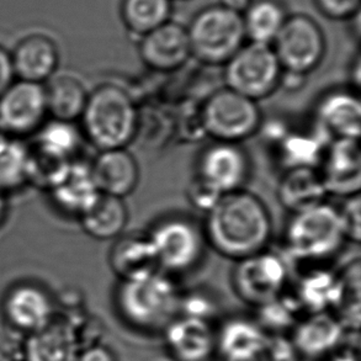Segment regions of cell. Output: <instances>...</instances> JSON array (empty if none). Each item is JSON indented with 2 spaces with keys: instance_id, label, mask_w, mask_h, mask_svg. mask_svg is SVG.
Instances as JSON below:
<instances>
[{
  "instance_id": "obj_39",
  "label": "cell",
  "mask_w": 361,
  "mask_h": 361,
  "mask_svg": "<svg viewBox=\"0 0 361 361\" xmlns=\"http://www.w3.org/2000/svg\"><path fill=\"white\" fill-rule=\"evenodd\" d=\"M265 352L270 361L301 360L291 338L285 334H269Z\"/></svg>"
},
{
  "instance_id": "obj_8",
  "label": "cell",
  "mask_w": 361,
  "mask_h": 361,
  "mask_svg": "<svg viewBox=\"0 0 361 361\" xmlns=\"http://www.w3.org/2000/svg\"><path fill=\"white\" fill-rule=\"evenodd\" d=\"M271 47L283 72L307 77L322 63L327 39L317 20L296 13L288 14Z\"/></svg>"
},
{
  "instance_id": "obj_11",
  "label": "cell",
  "mask_w": 361,
  "mask_h": 361,
  "mask_svg": "<svg viewBox=\"0 0 361 361\" xmlns=\"http://www.w3.org/2000/svg\"><path fill=\"white\" fill-rule=\"evenodd\" d=\"M47 118L44 84L15 79L0 95V127L8 136H34Z\"/></svg>"
},
{
  "instance_id": "obj_35",
  "label": "cell",
  "mask_w": 361,
  "mask_h": 361,
  "mask_svg": "<svg viewBox=\"0 0 361 361\" xmlns=\"http://www.w3.org/2000/svg\"><path fill=\"white\" fill-rule=\"evenodd\" d=\"M217 311V305L212 296L204 291H192L188 295H180L179 314L186 317L199 318L212 322Z\"/></svg>"
},
{
  "instance_id": "obj_41",
  "label": "cell",
  "mask_w": 361,
  "mask_h": 361,
  "mask_svg": "<svg viewBox=\"0 0 361 361\" xmlns=\"http://www.w3.org/2000/svg\"><path fill=\"white\" fill-rule=\"evenodd\" d=\"M14 80V69L10 52L3 46H0V95L9 88Z\"/></svg>"
},
{
  "instance_id": "obj_12",
  "label": "cell",
  "mask_w": 361,
  "mask_h": 361,
  "mask_svg": "<svg viewBox=\"0 0 361 361\" xmlns=\"http://www.w3.org/2000/svg\"><path fill=\"white\" fill-rule=\"evenodd\" d=\"M250 168V158L240 143L212 141L199 156L196 176L221 194H228L245 189Z\"/></svg>"
},
{
  "instance_id": "obj_24",
  "label": "cell",
  "mask_w": 361,
  "mask_h": 361,
  "mask_svg": "<svg viewBox=\"0 0 361 361\" xmlns=\"http://www.w3.org/2000/svg\"><path fill=\"white\" fill-rule=\"evenodd\" d=\"M278 201L291 215L326 202L327 191L317 168H293L279 180Z\"/></svg>"
},
{
  "instance_id": "obj_36",
  "label": "cell",
  "mask_w": 361,
  "mask_h": 361,
  "mask_svg": "<svg viewBox=\"0 0 361 361\" xmlns=\"http://www.w3.org/2000/svg\"><path fill=\"white\" fill-rule=\"evenodd\" d=\"M188 201L195 210L207 214L215 207L221 196L220 191L210 185L207 181L201 179L200 176H194L186 186L185 190Z\"/></svg>"
},
{
  "instance_id": "obj_31",
  "label": "cell",
  "mask_w": 361,
  "mask_h": 361,
  "mask_svg": "<svg viewBox=\"0 0 361 361\" xmlns=\"http://www.w3.org/2000/svg\"><path fill=\"white\" fill-rule=\"evenodd\" d=\"M174 0H121L120 18L127 31L140 39L171 20Z\"/></svg>"
},
{
  "instance_id": "obj_40",
  "label": "cell",
  "mask_w": 361,
  "mask_h": 361,
  "mask_svg": "<svg viewBox=\"0 0 361 361\" xmlns=\"http://www.w3.org/2000/svg\"><path fill=\"white\" fill-rule=\"evenodd\" d=\"M75 361H118V357L110 348L97 343L80 349Z\"/></svg>"
},
{
  "instance_id": "obj_10",
  "label": "cell",
  "mask_w": 361,
  "mask_h": 361,
  "mask_svg": "<svg viewBox=\"0 0 361 361\" xmlns=\"http://www.w3.org/2000/svg\"><path fill=\"white\" fill-rule=\"evenodd\" d=\"M161 271L183 274L196 268L206 244L202 227L183 216L166 217L148 231Z\"/></svg>"
},
{
  "instance_id": "obj_30",
  "label": "cell",
  "mask_w": 361,
  "mask_h": 361,
  "mask_svg": "<svg viewBox=\"0 0 361 361\" xmlns=\"http://www.w3.org/2000/svg\"><path fill=\"white\" fill-rule=\"evenodd\" d=\"M240 15L247 41L271 46L288 13L281 0H252Z\"/></svg>"
},
{
  "instance_id": "obj_9",
  "label": "cell",
  "mask_w": 361,
  "mask_h": 361,
  "mask_svg": "<svg viewBox=\"0 0 361 361\" xmlns=\"http://www.w3.org/2000/svg\"><path fill=\"white\" fill-rule=\"evenodd\" d=\"M290 270L283 254L267 248L235 262L231 283L235 295L258 308L281 296L288 288Z\"/></svg>"
},
{
  "instance_id": "obj_19",
  "label": "cell",
  "mask_w": 361,
  "mask_h": 361,
  "mask_svg": "<svg viewBox=\"0 0 361 361\" xmlns=\"http://www.w3.org/2000/svg\"><path fill=\"white\" fill-rule=\"evenodd\" d=\"M345 328L331 312L307 314L293 327L291 341L301 359H324L342 345Z\"/></svg>"
},
{
  "instance_id": "obj_4",
  "label": "cell",
  "mask_w": 361,
  "mask_h": 361,
  "mask_svg": "<svg viewBox=\"0 0 361 361\" xmlns=\"http://www.w3.org/2000/svg\"><path fill=\"white\" fill-rule=\"evenodd\" d=\"M345 242L338 207L327 201L291 215L283 232L285 252L300 262L332 258Z\"/></svg>"
},
{
  "instance_id": "obj_44",
  "label": "cell",
  "mask_w": 361,
  "mask_h": 361,
  "mask_svg": "<svg viewBox=\"0 0 361 361\" xmlns=\"http://www.w3.org/2000/svg\"><path fill=\"white\" fill-rule=\"evenodd\" d=\"M326 361H360L359 360V354L350 352V350H345L343 353H334L331 357H328Z\"/></svg>"
},
{
  "instance_id": "obj_23",
  "label": "cell",
  "mask_w": 361,
  "mask_h": 361,
  "mask_svg": "<svg viewBox=\"0 0 361 361\" xmlns=\"http://www.w3.org/2000/svg\"><path fill=\"white\" fill-rule=\"evenodd\" d=\"M80 352L73 324L54 318L46 327L29 334L25 347L26 361H75Z\"/></svg>"
},
{
  "instance_id": "obj_46",
  "label": "cell",
  "mask_w": 361,
  "mask_h": 361,
  "mask_svg": "<svg viewBox=\"0 0 361 361\" xmlns=\"http://www.w3.org/2000/svg\"><path fill=\"white\" fill-rule=\"evenodd\" d=\"M9 138L10 136H8V135L5 133L4 130L0 127V145H1V143H4V142L6 141V140H9Z\"/></svg>"
},
{
  "instance_id": "obj_27",
  "label": "cell",
  "mask_w": 361,
  "mask_h": 361,
  "mask_svg": "<svg viewBox=\"0 0 361 361\" xmlns=\"http://www.w3.org/2000/svg\"><path fill=\"white\" fill-rule=\"evenodd\" d=\"M34 136V146L30 148L35 153L51 161L68 163L77 159L83 135L75 122L49 118Z\"/></svg>"
},
{
  "instance_id": "obj_42",
  "label": "cell",
  "mask_w": 361,
  "mask_h": 361,
  "mask_svg": "<svg viewBox=\"0 0 361 361\" xmlns=\"http://www.w3.org/2000/svg\"><path fill=\"white\" fill-rule=\"evenodd\" d=\"M250 3H252V0H219L217 1V4L222 5L227 9L233 10L240 14H242L244 10L248 8Z\"/></svg>"
},
{
  "instance_id": "obj_7",
  "label": "cell",
  "mask_w": 361,
  "mask_h": 361,
  "mask_svg": "<svg viewBox=\"0 0 361 361\" xmlns=\"http://www.w3.org/2000/svg\"><path fill=\"white\" fill-rule=\"evenodd\" d=\"M283 73L270 44L248 41L224 66L226 88L257 103L280 88Z\"/></svg>"
},
{
  "instance_id": "obj_45",
  "label": "cell",
  "mask_w": 361,
  "mask_h": 361,
  "mask_svg": "<svg viewBox=\"0 0 361 361\" xmlns=\"http://www.w3.org/2000/svg\"><path fill=\"white\" fill-rule=\"evenodd\" d=\"M8 212H9V201H8V196L0 192V227L4 225L6 217H8Z\"/></svg>"
},
{
  "instance_id": "obj_1",
  "label": "cell",
  "mask_w": 361,
  "mask_h": 361,
  "mask_svg": "<svg viewBox=\"0 0 361 361\" xmlns=\"http://www.w3.org/2000/svg\"><path fill=\"white\" fill-rule=\"evenodd\" d=\"M206 244L226 259L238 262L268 248L273 219L259 196L250 191H232L221 196L202 225Z\"/></svg>"
},
{
  "instance_id": "obj_17",
  "label": "cell",
  "mask_w": 361,
  "mask_h": 361,
  "mask_svg": "<svg viewBox=\"0 0 361 361\" xmlns=\"http://www.w3.org/2000/svg\"><path fill=\"white\" fill-rule=\"evenodd\" d=\"M163 334L174 361H212L217 354L216 328L209 321L178 314Z\"/></svg>"
},
{
  "instance_id": "obj_34",
  "label": "cell",
  "mask_w": 361,
  "mask_h": 361,
  "mask_svg": "<svg viewBox=\"0 0 361 361\" xmlns=\"http://www.w3.org/2000/svg\"><path fill=\"white\" fill-rule=\"evenodd\" d=\"M255 322L267 334H285L302 319V310L296 298L283 293L281 296L257 308Z\"/></svg>"
},
{
  "instance_id": "obj_21",
  "label": "cell",
  "mask_w": 361,
  "mask_h": 361,
  "mask_svg": "<svg viewBox=\"0 0 361 361\" xmlns=\"http://www.w3.org/2000/svg\"><path fill=\"white\" fill-rule=\"evenodd\" d=\"M98 190L103 195L126 199L140 184V166L127 148L100 151L90 163Z\"/></svg>"
},
{
  "instance_id": "obj_38",
  "label": "cell",
  "mask_w": 361,
  "mask_h": 361,
  "mask_svg": "<svg viewBox=\"0 0 361 361\" xmlns=\"http://www.w3.org/2000/svg\"><path fill=\"white\" fill-rule=\"evenodd\" d=\"M343 230L347 242L359 243L360 242V195L350 196L343 199V205L338 207Z\"/></svg>"
},
{
  "instance_id": "obj_22",
  "label": "cell",
  "mask_w": 361,
  "mask_h": 361,
  "mask_svg": "<svg viewBox=\"0 0 361 361\" xmlns=\"http://www.w3.org/2000/svg\"><path fill=\"white\" fill-rule=\"evenodd\" d=\"M316 120L318 130L329 138L359 140L361 131V104L357 94L350 90H333L317 104Z\"/></svg>"
},
{
  "instance_id": "obj_25",
  "label": "cell",
  "mask_w": 361,
  "mask_h": 361,
  "mask_svg": "<svg viewBox=\"0 0 361 361\" xmlns=\"http://www.w3.org/2000/svg\"><path fill=\"white\" fill-rule=\"evenodd\" d=\"M341 295V276L327 269H316L303 275L293 298H296L303 312L313 314L334 310Z\"/></svg>"
},
{
  "instance_id": "obj_16",
  "label": "cell",
  "mask_w": 361,
  "mask_h": 361,
  "mask_svg": "<svg viewBox=\"0 0 361 361\" xmlns=\"http://www.w3.org/2000/svg\"><path fill=\"white\" fill-rule=\"evenodd\" d=\"M54 209L79 220L102 195L94 181L90 163L71 161L61 176L46 190Z\"/></svg>"
},
{
  "instance_id": "obj_14",
  "label": "cell",
  "mask_w": 361,
  "mask_h": 361,
  "mask_svg": "<svg viewBox=\"0 0 361 361\" xmlns=\"http://www.w3.org/2000/svg\"><path fill=\"white\" fill-rule=\"evenodd\" d=\"M318 171L327 195L347 199L360 195L361 156L359 140L337 138L326 147Z\"/></svg>"
},
{
  "instance_id": "obj_32",
  "label": "cell",
  "mask_w": 361,
  "mask_h": 361,
  "mask_svg": "<svg viewBox=\"0 0 361 361\" xmlns=\"http://www.w3.org/2000/svg\"><path fill=\"white\" fill-rule=\"evenodd\" d=\"M30 184V146L10 137L0 145V192L9 194Z\"/></svg>"
},
{
  "instance_id": "obj_29",
  "label": "cell",
  "mask_w": 361,
  "mask_h": 361,
  "mask_svg": "<svg viewBox=\"0 0 361 361\" xmlns=\"http://www.w3.org/2000/svg\"><path fill=\"white\" fill-rule=\"evenodd\" d=\"M49 118L75 122L83 114L89 92L82 80L73 75H59L44 83Z\"/></svg>"
},
{
  "instance_id": "obj_18",
  "label": "cell",
  "mask_w": 361,
  "mask_h": 361,
  "mask_svg": "<svg viewBox=\"0 0 361 361\" xmlns=\"http://www.w3.org/2000/svg\"><path fill=\"white\" fill-rule=\"evenodd\" d=\"M109 267L118 281H135L161 271L148 232H125L114 240Z\"/></svg>"
},
{
  "instance_id": "obj_33",
  "label": "cell",
  "mask_w": 361,
  "mask_h": 361,
  "mask_svg": "<svg viewBox=\"0 0 361 361\" xmlns=\"http://www.w3.org/2000/svg\"><path fill=\"white\" fill-rule=\"evenodd\" d=\"M326 137L317 133H286L279 141L285 171L293 168H319L326 151Z\"/></svg>"
},
{
  "instance_id": "obj_20",
  "label": "cell",
  "mask_w": 361,
  "mask_h": 361,
  "mask_svg": "<svg viewBox=\"0 0 361 361\" xmlns=\"http://www.w3.org/2000/svg\"><path fill=\"white\" fill-rule=\"evenodd\" d=\"M15 79L44 84L59 67V49L47 35L32 34L20 39L10 52Z\"/></svg>"
},
{
  "instance_id": "obj_6",
  "label": "cell",
  "mask_w": 361,
  "mask_h": 361,
  "mask_svg": "<svg viewBox=\"0 0 361 361\" xmlns=\"http://www.w3.org/2000/svg\"><path fill=\"white\" fill-rule=\"evenodd\" d=\"M200 118L206 136L217 142L242 145L263 126L259 104L226 87L206 99Z\"/></svg>"
},
{
  "instance_id": "obj_43",
  "label": "cell",
  "mask_w": 361,
  "mask_h": 361,
  "mask_svg": "<svg viewBox=\"0 0 361 361\" xmlns=\"http://www.w3.org/2000/svg\"><path fill=\"white\" fill-rule=\"evenodd\" d=\"M222 361H270L269 360L267 352L255 353L250 355H243V357H228V359H222Z\"/></svg>"
},
{
  "instance_id": "obj_5",
  "label": "cell",
  "mask_w": 361,
  "mask_h": 361,
  "mask_svg": "<svg viewBox=\"0 0 361 361\" xmlns=\"http://www.w3.org/2000/svg\"><path fill=\"white\" fill-rule=\"evenodd\" d=\"M186 30L191 59L210 67H224L247 42L242 15L217 3L199 10Z\"/></svg>"
},
{
  "instance_id": "obj_26",
  "label": "cell",
  "mask_w": 361,
  "mask_h": 361,
  "mask_svg": "<svg viewBox=\"0 0 361 361\" xmlns=\"http://www.w3.org/2000/svg\"><path fill=\"white\" fill-rule=\"evenodd\" d=\"M216 334L217 354H220L222 359L263 352L269 337L254 319L243 317L227 319L216 329Z\"/></svg>"
},
{
  "instance_id": "obj_15",
  "label": "cell",
  "mask_w": 361,
  "mask_h": 361,
  "mask_svg": "<svg viewBox=\"0 0 361 361\" xmlns=\"http://www.w3.org/2000/svg\"><path fill=\"white\" fill-rule=\"evenodd\" d=\"M3 313L10 326L31 334L54 319V298L42 285L21 281L5 293Z\"/></svg>"
},
{
  "instance_id": "obj_28",
  "label": "cell",
  "mask_w": 361,
  "mask_h": 361,
  "mask_svg": "<svg viewBox=\"0 0 361 361\" xmlns=\"http://www.w3.org/2000/svg\"><path fill=\"white\" fill-rule=\"evenodd\" d=\"M78 221L90 238L115 240L126 231L128 209L123 199L102 194Z\"/></svg>"
},
{
  "instance_id": "obj_37",
  "label": "cell",
  "mask_w": 361,
  "mask_h": 361,
  "mask_svg": "<svg viewBox=\"0 0 361 361\" xmlns=\"http://www.w3.org/2000/svg\"><path fill=\"white\" fill-rule=\"evenodd\" d=\"M313 4L332 21H353L360 15V0H313Z\"/></svg>"
},
{
  "instance_id": "obj_3",
  "label": "cell",
  "mask_w": 361,
  "mask_h": 361,
  "mask_svg": "<svg viewBox=\"0 0 361 361\" xmlns=\"http://www.w3.org/2000/svg\"><path fill=\"white\" fill-rule=\"evenodd\" d=\"M180 295L163 271L135 281H118L115 307L128 327L142 333L163 332L179 314Z\"/></svg>"
},
{
  "instance_id": "obj_13",
  "label": "cell",
  "mask_w": 361,
  "mask_h": 361,
  "mask_svg": "<svg viewBox=\"0 0 361 361\" xmlns=\"http://www.w3.org/2000/svg\"><path fill=\"white\" fill-rule=\"evenodd\" d=\"M138 56L147 68L171 73L183 68L191 59L185 25L171 19L138 39Z\"/></svg>"
},
{
  "instance_id": "obj_2",
  "label": "cell",
  "mask_w": 361,
  "mask_h": 361,
  "mask_svg": "<svg viewBox=\"0 0 361 361\" xmlns=\"http://www.w3.org/2000/svg\"><path fill=\"white\" fill-rule=\"evenodd\" d=\"M80 131L98 152L128 148L136 138L140 115L136 104L125 89L114 83L98 85L89 92Z\"/></svg>"
}]
</instances>
